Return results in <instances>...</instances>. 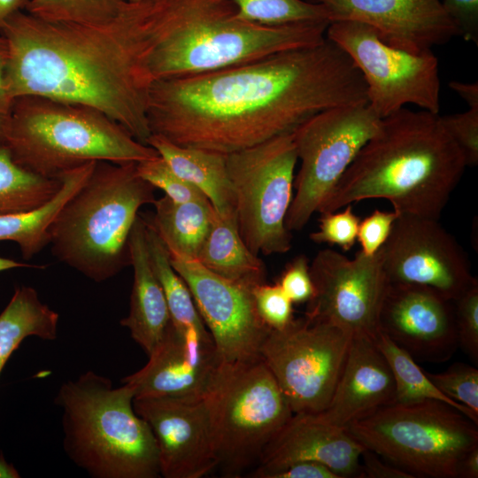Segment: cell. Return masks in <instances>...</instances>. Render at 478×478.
Listing matches in <instances>:
<instances>
[{
  "mask_svg": "<svg viewBox=\"0 0 478 478\" xmlns=\"http://www.w3.org/2000/svg\"><path fill=\"white\" fill-rule=\"evenodd\" d=\"M366 104L360 72L326 36L314 45L157 81L147 119L151 134L174 144L229 154L291 133L320 112Z\"/></svg>",
  "mask_w": 478,
  "mask_h": 478,
  "instance_id": "6da1fadb",
  "label": "cell"
},
{
  "mask_svg": "<svg viewBox=\"0 0 478 478\" xmlns=\"http://www.w3.org/2000/svg\"><path fill=\"white\" fill-rule=\"evenodd\" d=\"M146 8L147 0L127 2L115 18L94 25L14 13L0 32L8 45L10 98L34 95L91 107L147 144Z\"/></svg>",
  "mask_w": 478,
  "mask_h": 478,
  "instance_id": "7a4b0ae2",
  "label": "cell"
},
{
  "mask_svg": "<svg viewBox=\"0 0 478 478\" xmlns=\"http://www.w3.org/2000/svg\"><path fill=\"white\" fill-rule=\"evenodd\" d=\"M466 167L439 113L404 107L382 119L319 212L381 198L399 214L439 220Z\"/></svg>",
  "mask_w": 478,
  "mask_h": 478,
  "instance_id": "3957f363",
  "label": "cell"
},
{
  "mask_svg": "<svg viewBox=\"0 0 478 478\" xmlns=\"http://www.w3.org/2000/svg\"><path fill=\"white\" fill-rule=\"evenodd\" d=\"M328 24L250 22L229 0H150L147 71L153 83L314 45L326 38Z\"/></svg>",
  "mask_w": 478,
  "mask_h": 478,
  "instance_id": "277c9868",
  "label": "cell"
},
{
  "mask_svg": "<svg viewBox=\"0 0 478 478\" xmlns=\"http://www.w3.org/2000/svg\"><path fill=\"white\" fill-rule=\"evenodd\" d=\"M127 383L87 371L64 382L55 397L63 410V445L68 458L94 478L160 476L157 443L134 408Z\"/></svg>",
  "mask_w": 478,
  "mask_h": 478,
  "instance_id": "5b68a950",
  "label": "cell"
},
{
  "mask_svg": "<svg viewBox=\"0 0 478 478\" xmlns=\"http://www.w3.org/2000/svg\"><path fill=\"white\" fill-rule=\"evenodd\" d=\"M155 189L136 163L97 161L50 226L52 255L96 282L117 275L130 265V233Z\"/></svg>",
  "mask_w": 478,
  "mask_h": 478,
  "instance_id": "8992f818",
  "label": "cell"
},
{
  "mask_svg": "<svg viewBox=\"0 0 478 478\" xmlns=\"http://www.w3.org/2000/svg\"><path fill=\"white\" fill-rule=\"evenodd\" d=\"M4 144L23 168L57 179L89 162L138 163L158 156L96 109L34 95L12 100Z\"/></svg>",
  "mask_w": 478,
  "mask_h": 478,
  "instance_id": "52a82bcc",
  "label": "cell"
},
{
  "mask_svg": "<svg viewBox=\"0 0 478 478\" xmlns=\"http://www.w3.org/2000/svg\"><path fill=\"white\" fill-rule=\"evenodd\" d=\"M436 400L391 403L346 430L366 449L414 478H459L466 455L478 446V428Z\"/></svg>",
  "mask_w": 478,
  "mask_h": 478,
  "instance_id": "ba28073f",
  "label": "cell"
},
{
  "mask_svg": "<svg viewBox=\"0 0 478 478\" xmlns=\"http://www.w3.org/2000/svg\"><path fill=\"white\" fill-rule=\"evenodd\" d=\"M205 400L218 467L230 477L258 463L266 445L293 415L261 358L221 361Z\"/></svg>",
  "mask_w": 478,
  "mask_h": 478,
  "instance_id": "9c48e42d",
  "label": "cell"
},
{
  "mask_svg": "<svg viewBox=\"0 0 478 478\" xmlns=\"http://www.w3.org/2000/svg\"><path fill=\"white\" fill-rule=\"evenodd\" d=\"M297 161L292 132L227 154L236 227L257 256L284 254L292 247L285 220Z\"/></svg>",
  "mask_w": 478,
  "mask_h": 478,
  "instance_id": "30bf717a",
  "label": "cell"
},
{
  "mask_svg": "<svg viewBox=\"0 0 478 478\" xmlns=\"http://www.w3.org/2000/svg\"><path fill=\"white\" fill-rule=\"evenodd\" d=\"M382 119L368 104L320 112L293 132L299 170L287 213L288 230H302L335 189Z\"/></svg>",
  "mask_w": 478,
  "mask_h": 478,
  "instance_id": "8fae6325",
  "label": "cell"
},
{
  "mask_svg": "<svg viewBox=\"0 0 478 478\" xmlns=\"http://www.w3.org/2000/svg\"><path fill=\"white\" fill-rule=\"evenodd\" d=\"M326 36L340 46L360 72L367 104L383 119L407 104L439 113V62L432 51L414 54L384 42L369 25L331 21Z\"/></svg>",
  "mask_w": 478,
  "mask_h": 478,
  "instance_id": "7c38bea8",
  "label": "cell"
},
{
  "mask_svg": "<svg viewBox=\"0 0 478 478\" xmlns=\"http://www.w3.org/2000/svg\"><path fill=\"white\" fill-rule=\"evenodd\" d=\"M352 335L305 316L270 329L259 351L293 413H318L328 405L343 368Z\"/></svg>",
  "mask_w": 478,
  "mask_h": 478,
  "instance_id": "4fadbf2b",
  "label": "cell"
},
{
  "mask_svg": "<svg viewBox=\"0 0 478 478\" xmlns=\"http://www.w3.org/2000/svg\"><path fill=\"white\" fill-rule=\"evenodd\" d=\"M313 295L305 317L332 324L353 335L374 338L389 281L378 252L360 251L349 258L332 249L317 252L310 263Z\"/></svg>",
  "mask_w": 478,
  "mask_h": 478,
  "instance_id": "5bb4252c",
  "label": "cell"
},
{
  "mask_svg": "<svg viewBox=\"0 0 478 478\" xmlns=\"http://www.w3.org/2000/svg\"><path fill=\"white\" fill-rule=\"evenodd\" d=\"M378 255L389 282L428 287L452 302L477 281L466 252L439 220L399 214Z\"/></svg>",
  "mask_w": 478,
  "mask_h": 478,
  "instance_id": "9a60e30c",
  "label": "cell"
},
{
  "mask_svg": "<svg viewBox=\"0 0 478 478\" xmlns=\"http://www.w3.org/2000/svg\"><path fill=\"white\" fill-rule=\"evenodd\" d=\"M173 268L182 278L222 362L260 358L269 328L258 314L252 288L223 278L197 259L170 254Z\"/></svg>",
  "mask_w": 478,
  "mask_h": 478,
  "instance_id": "2e32d148",
  "label": "cell"
},
{
  "mask_svg": "<svg viewBox=\"0 0 478 478\" xmlns=\"http://www.w3.org/2000/svg\"><path fill=\"white\" fill-rule=\"evenodd\" d=\"M134 408L154 435L160 476L200 478L218 467L205 397L134 398Z\"/></svg>",
  "mask_w": 478,
  "mask_h": 478,
  "instance_id": "e0dca14e",
  "label": "cell"
},
{
  "mask_svg": "<svg viewBox=\"0 0 478 478\" xmlns=\"http://www.w3.org/2000/svg\"><path fill=\"white\" fill-rule=\"evenodd\" d=\"M378 326L414 359L444 362L459 347L453 302L428 287L389 282Z\"/></svg>",
  "mask_w": 478,
  "mask_h": 478,
  "instance_id": "ac0fdd59",
  "label": "cell"
},
{
  "mask_svg": "<svg viewBox=\"0 0 478 478\" xmlns=\"http://www.w3.org/2000/svg\"><path fill=\"white\" fill-rule=\"evenodd\" d=\"M148 357L142 369L122 379L135 398H204L221 362L207 328H178L172 323Z\"/></svg>",
  "mask_w": 478,
  "mask_h": 478,
  "instance_id": "d6986e66",
  "label": "cell"
},
{
  "mask_svg": "<svg viewBox=\"0 0 478 478\" xmlns=\"http://www.w3.org/2000/svg\"><path fill=\"white\" fill-rule=\"evenodd\" d=\"M321 4L330 22L357 20L371 26L387 44L421 54L447 43L459 31L441 0H308Z\"/></svg>",
  "mask_w": 478,
  "mask_h": 478,
  "instance_id": "ffe728a7",
  "label": "cell"
},
{
  "mask_svg": "<svg viewBox=\"0 0 478 478\" xmlns=\"http://www.w3.org/2000/svg\"><path fill=\"white\" fill-rule=\"evenodd\" d=\"M365 449L346 428L324 421L317 413H293L265 448L251 476L268 478L291 464L314 461L340 478H360Z\"/></svg>",
  "mask_w": 478,
  "mask_h": 478,
  "instance_id": "44dd1931",
  "label": "cell"
},
{
  "mask_svg": "<svg viewBox=\"0 0 478 478\" xmlns=\"http://www.w3.org/2000/svg\"><path fill=\"white\" fill-rule=\"evenodd\" d=\"M395 384L374 338L353 335L347 358L328 405L317 415L343 428L391 404Z\"/></svg>",
  "mask_w": 478,
  "mask_h": 478,
  "instance_id": "7402d4cb",
  "label": "cell"
},
{
  "mask_svg": "<svg viewBox=\"0 0 478 478\" xmlns=\"http://www.w3.org/2000/svg\"><path fill=\"white\" fill-rule=\"evenodd\" d=\"M134 281L128 315L120 320L149 356L164 338L171 323L166 299L151 267L146 242V221L138 214L129 236Z\"/></svg>",
  "mask_w": 478,
  "mask_h": 478,
  "instance_id": "603a6c76",
  "label": "cell"
},
{
  "mask_svg": "<svg viewBox=\"0 0 478 478\" xmlns=\"http://www.w3.org/2000/svg\"><path fill=\"white\" fill-rule=\"evenodd\" d=\"M179 177L197 188L222 217L235 220L227 154L183 147L151 134L146 142Z\"/></svg>",
  "mask_w": 478,
  "mask_h": 478,
  "instance_id": "cb8c5ba5",
  "label": "cell"
},
{
  "mask_svg": "<svg viewBox=\"0 0 478 478\" xmlns=\"http://www.w3.org/2000/svg\"><path fill=\"white\" fill-rule=\"evenodd\" d=\"M96 162H89L63 173L61 187L44 204L30 210L0 214V242L12 241L28 260L50 243V228L66 203L86 182Z\"/></svg>",
  "mask_w": 478,
  "mask_h": 478,
  "instance_id": "d4e9b609",
  "label": "cell"
},
{
  "mask_svg": "<svg viewBox=\"0 0 478 478\" xmlns=\"http://www.w3.org/2000/svg\"><path fill=\"white\" fill-rule=\"evenodd\" d=\"M197 260L227 280L256 286L266 282V269L240 236L235 220L212 210L211 226Z\"/></svg>",
  "mask_w": 478,
  "mask_h": 478,
  "instance_id": "484cf974",
  "label": "cell"
},
{
  "mask_svg": "<svg viewBox=\"0 0 478 478\" xmlns=\"http://www.w3.org/2000/svg\"><path fill=\"white\" fill-rule=\"evenodd\" d=\"M155 213L146 219L168 253L197 259L211 226L209 200L175 202L166 195L154 202Z\"/></svg>",
  "mask_w": 478,
  "mask_h": 478,
  "instance_id": "4316f807",
  "label": "cell"
},
{
  "mask_svg": "<svg viewBox=\"0 0 478 478\" xmlns=\"http://www.w3.org/2000/svg\"><path fill=\"white\" fill-rule=\"evenodd\" d=\"M58 314L43 304L32 287L20 286L0 313V374L8 359L28 336L55 340Z\"/></svg>",
  "mask_w": 478,
  "mask_h": 478,
  "instance_id": "83f0119b",
  "label": "cell"
},
{
  "mask_svg": "<svg viewBox=\"0 0 478 478\" xmlns=\"http://www.w3.org/2000/svg\"><path fill=\"white\" fill-rule=\"evenodd\" d=\"M374 340L384 356L393 376L395 393L392 403L441 401L456 408L478 425V415L445 396L405 350L380 330Z\"/></svg>",
  "mask_w": 478,
  "mask_h": 478,
  "instance_id": "f1b7e54d",
  "label": "cell"
},
{
  "mask_svg": "<svg viewBox=\"0 0 478 478\" xmlns=\"http://www.w3.org/2000/svg\"><path fill=\"white\" fill-rule=\"evenodd\" d=\"M61 180L47 178L17 164L8 149L0 144V214L30 210L50 199Z\"/></svg>",
  "mask_w": 478,
  "mask_h": 478,
  "instance_id": "f546056e",
  "label": "cell"
},
{
  "mask_svg": "<svg viewBox=\"0 0 478 478\" xmlns=\"http://www.w3.org/2000/svg\"><path fill=\"white\" fill-rule=\"evenodd\" d=\"M127 0H29L25 12L49 22L94 25L115 18Z\"/></svg>",
  "mask_w": 478,
  "mask_h": 478,
  "instance_id": "4dcf8cb0",
  "label": "cell"
},
{
  "mask_svg": "<svg viewBox=\"0 0 478 478\" xmlns=\"http://www.w3.org/2000/svg\"><path fill=\"white\" fill-rule=\"evenodd\" d=\"M240 19L266 26L328 20L324 5L305 0H229Z\"/></svg>",
  "mask_w": 478,
  "mask_h": 478,
  "instance_id": "1f68e13d",
  "label": "cell"
},
{
  "mask_svg": "<svg viewBox=\"0 0 478 478\" xmlns=\"http://www.w3.org/2000/svg\"><path fill=\"white\" fill-rule=\"evenodd\" d=\"M431 382L448 397L478 415V370L454 363L442 373H427Z\"/></svg>",
  "mask_w": 478,
  "mask_h": 478,
  "instance_id": "d6a6232c",
  "label": "cell"
},
{
  "mask_svg": "<svg viewBox=\"0 0 478 478\" xmlns=\"http://www.w3.org/2000/svg\"><path fill=\"white\" fill-rule=\"evenodd\" d=\"M138 174L173 201H204L207 197L194 185L179 177L159 157L136 163Z\"/></svg>",
  "mask_w": 478,
  "mask_h": 478,
  "instance_id": "836d02e7",
  "label": "cell"
},
{
  "mask_svg": "<svg viewBox=\"0 0 478 478\" xmlns=\"http://www.w3.org/2000/svg\"><path fill=\"white\" fill-rule=\"evenodd\" d=\"M343 211L320 213L318 230L310 235L316 243L337 245L349 251L356 243L360 218L352 211V204L344 206Z\"/></svg>",
  "mask_w": 478,
  "mask_h": 478,
  "instance_id": "e575fe53",
  "label": "cell"
},
{
  "mask_svg": "<svg viewBox=\"0 0 478 478\" xmlns=\"http://www.w3.org/2000/svg\"><path fill=\"white\" fill-rule=\"evenodd\" d=\"M459 347L478 362V281L453 301Z\"/></svg>",
  "mask_w": 478,
  "mask_h": 478,
  "instance_id": "d590c367",
  "label": "cell"
},
{
  "mask_svg": "<svg viewBox=\"0 0 478 478\" xmlns=\"http://www.w3.org/2000/svg\"><path fill=\"white\" fill-rule=\"evenodd\" d=\"M252 294L258 314L269 328L281 329L293 320V303L278 283H259Z\"/></svg>",
  "mask_w": 478,
  "mask_h": 478,
  "instance_id": "8d00e7d4",
  "label": "cell"
},
{
  "mask_svg": "<svg viewBox=\"0 0 478 478\" xmlns=\"http://www.w3.org/2000/svg\"><path fill=\"white\" fill-rule=\"evenodd\" d=\"M443 127L462 152L466 166L478 163V108L440 115Z\"/></svg>",
  "mask_w": 478,
  "mask_h": 478,
  "instance_id": "74e56055",
  "label": "cell"
},
{
  "mask_svg": "<svg viewBox=\"0 0 478 478\" xmlns=\"http://www.w3.org/2000/svg\"><path fill=\"white\" fill-rule=\"evenodd\" d=\"M398 216L399 213L394 210L388 212L375 209L360 220L357 237L360 251L366 256H374L388 240Z\"/></svg>",
  "mask_w": 478,
  "mask_h": 478,
  "instance_id": "f35d334b",
  "label": "cell"
},
{
  "mask_svg": "<svg viewBox=\"0 0 478 478\" xmlns=\"http://www.w3.org/2000/svg\"><path fill=\"white\" fill-rule=\"evenodd\" d=\"M277 283L293 304L307 303L314 291L307 257H295L285 266Z\"/></svg>",
  "mask_w": 478,
  "mask_h": 478,
  "instance_id": "ab89813d",
  "label": "cell"
},
{
  "mask_svg": "<svg viewBox=\"0 0 478 478\" xmlns=\"http://www.w3.org/2000/svg\"><path fill=\"white\" fill-rule=\"evenodd\" d=\"M460 36L478 44V0H441Z\"/></svg>",
  "mask_w": 478,
  "mask_h": 478,
  "instance_id": "60d3db41",
  "label": "cell"
},
{
  "mask_svg": "<svg viewBox=\"0 0 478 478\" xmlns=\"http://www.w3.org/2000/svg\"><path fill=\"white\" fill-rule=\"evenodd\" d=\"M360 478H414L411 474L365 449L360 459Z\"/></svg>",
  "mask_w": 478,
  "mask_h": 478,
  "instance_id": "b9f144b4",
  "label": "cell"
},
{
  "mask_svg": "<svg viewBox=\"0 0 478 478\" xmlns=\"http://www.w3.org/2000/svg\"><path fill=\"white\" fill-rule=\"evenodd\" d=\"M268 478H340L327 466L314 461H300L271 474Z\"/></svg>",
  "mask_w": 478,
  "mask_h": 478,
  "instance_id": "7bdbcfd3",
  "label": "cell"
},
{
  "mask_svg": "<svg viewBox=\"0 0 478 478\" xmlns=\"http://www.w3.org/2000/svg\"><path fill=\"white\" fill-rule=\"evenodd\" d=\"M8 63V45L0 34V111L9 112L12 100L10 98L5 84V73Z\"/></svg>",
  "mask_w": 478,
  "mask_h": 478,
  "instance_id": "ee69618b",
  "label": "cell"
},
{
  "mask_svg": "<svg viewBox=\"0 0 478 478\" xmlns=\"http://www.w3.org/2000/svg\"><path fill=\"white\" fill-rule=\"evenodd\" d=\"M449 86L466 102L468 108H478V82L451 81Z\"/></svg>",
  "mask_w": 478,
  "mask_h": 478,
  "instance_id": "f6af8a7d",
  "label": "cell"
},
{
  "mask_svg": "<svg viewBox=\"0 0 478 478\" xmlns=\"http://www.w3.org/2000/svg\"><path fill=\"white\" fill-rule=\"evenodd\" d=\"M478 477V446L471 450L463 459L460 466L459 478H477Z\"/></svg>",
  "mask_w": 478,
  "mask_h": 478,
  "instance_id": "bcb514c9",
  "label": "cell"
},
{
  "mask_svg": "<svg viewBox=\"0 0 478 478\" xmlns=\"http://www.w3.org/2000/svg\"><path fill=\"white\" fill-rule=\"evenodd\" d=\"M28 2L29 0H0V32L12 15L26 10Z\"/></svg>",
  "mask_w": 478,
  "mask_h": 478,
  "instance_id": "7dc6e473",
  "label": "cell"
},
{
  "mask_svg": "<svg viewBox=\"0 0 478 478\" xmlns=\"http://www.w3.org/2000/svg\"><path fill=\"white\" fill-rule=\"evenodd\" d=\"M22 267H32V268H44L43 266L31 265L28 263L16 261L12 258H3L0 256V272L14 269V268H22Z\"/></svg>",
  "mask_w": 478,
  "mask_h": 478,
  "instance_id": "c3c4849f",
  "label": "cell"
},
{
  "mask_svg": "<svg viewBox=\"0 0 478 478\" xmlns=\"http://www.w3.org/2000/svg\"><path fill=\"white\" fill-rule=\"evenodd\" d=\"M19 473L14 466L6 461L3 454H0V478H19Z\"/></svg>",
  "mask_w": 478,
  "mask_h": 478,
  "instance_id": "681fc988",
  "label": "cell"
},
{
  "mask_svg": "<svg viewBox=\"0 0 478 478\" xmlns=\"http://www.w3.org/2000/svg\"><path fill=\"white\" fill-rule=\"evenodd\" d=\"M9 112L0 111V144L4 143Z\"/></svg>",
  "mask_w": 478,
  "mask_h": 478,
  "instance_id": "f907efd6",
  "label": "cell"
},
{
  "mask_svg": "<svg viewBox=\"0 0 478 478\" xmlns=\"http://www.w3.org/2000/svg\"><path fill=\"white\" fill-rule=\"evenodd\" d=\"M127 2H139V1H142V0H127Z\"/></svg>",
  "mask_w": 478,
  "mask_h": 478,
  "instance_id": "816d5d0a",
  "label": "cell"
}]
</instances>
